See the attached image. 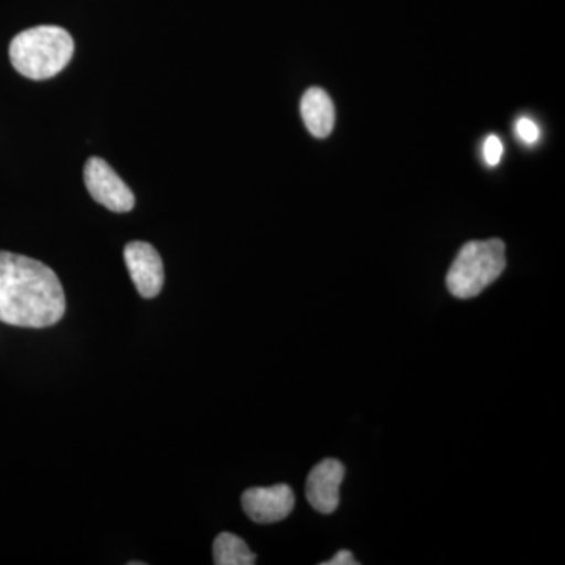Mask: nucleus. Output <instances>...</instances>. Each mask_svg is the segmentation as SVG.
Instances as JSON below:
<instances>
[{"mask_svg":"<svg viewBox=\"0 0 565 565\" xmlns=\"http://www.w3.org/2000/svg\"><path fill=\"white\" fill-rule=\"evenodd\" d=\"M66 310L65 292L46 264L0 252V322L24 329L55 326Z\"/></svg>","mask_w":565,"mask_h":565,"instance_id":"nucleus-1","label":"nucleus"},{"mask_svg":"<svg viewBox=\"0 0 565 565\" xmlns=\"http://www.w3.org/2000/svg\"><path fill=\"white\" fill-rule=\"evenodd\" d=\"M74 54V41L65 29L39 25L18 33L10 43L13 68L32 81H46L66 68Z\"/></svg>","mask_w":565,"mask_h":565,"instance_id":"nucleus-2","label":"nucleus"},{"mask_svg":"<svg viewBox=\"0 0 565 565\" xmlns=\"http://www.w3.org/2000/svg\"><path fill=\"white\" fill-rule=\"evenodd\" d=\"M505 269V245L501 239L471 241L457 253L446 275V286L457 299L479 296Z\"/></svg>","mask_w":565,"mask_h":565,"instance_id":"nucleus-3","label":"nucleus"},{"mask_svg":"<svg viewBox=\"0 0 565 565\" xmlns=\"http://www.w3.org/2000/svg\"><path fill=\"white\" fill-rule=\"evenodd\" d=\"M85 185L92 199L114 212L132 211L136 196L125 181L102 158H90L84 169Z\"/></svg>","mask_w":565,"mask_h":565,"instance_id":"nucleus-4","label":"nucleus"},{"mask_svg":"<svg viewBox=\"0 0 565 565\" xmlns=\"http://www.w3.org/2000/svg\"><path fill=\"white\" fill-rule=\"evenodd\" d=\"M243 509L248 519L255 523H277L291 515L296 497L288 484L273 487H253L245 490L241 498Z\"/></svg>","mask_w":565,"mask_h":565,"instance_id":"nucleus-5","label":"nucleus"},{"mask_svg":"<svg viewBox=\"0 0 565 565\" xmlns=\"http://www.w3.org/2000/svg\"><path fill=\"white\" fill-rule=\"evenodd\" d=\"M125 262L140 296L145 299L159 296L166 280L159 252L151 244L134 241L125 247Z\"/></svg>","mask_w":565,"mask_h":565,"instance_id":"nucleus-6","label":"nucleus"},{"mask_svg":"<svg viewBox=\"0 0 565 565\" xmlns=\"http://www.w3.org/2000/svg\"><path fill=\"white\" fill-rule=\"evenodd\" d=\"M345 476L344 465L326 459L316 465L307 479V500L315 511L332 514L340 505V487Z\"/></svg>","mask_w":565,"mask_h":565,"instance_id":"nucleus-7","label":"nucleus"},{"mask_svg":"<svg viewBox=\"0 0 565 565\" xmlns=\"http://www.w3.org/2000/svg\"><path fill=\"white\" fill-rule=\"evenodd\" d=\"M302 118L308 131L318 139H326L333 131L334 106L329 93L322 88L313 87L305 92L302 104Z\"/></svg>","mask_w":565,"mask_h":565,"instance_id":"nucleus-8","label":"nucleus"},{"mask_svg":"<svg viewBox=\"0 0 565 565\" xmlns=\"http://www.w3.org/2000/svg\"><path fill=\"white\" fill-rule=\"evenodd\" d=\"M215 565H253L256 556L253 555L248 545L236 534L222 533L215 537L212 546Z\"/></svg>","mask_w":565,"mask_h":565,"instance_id":"nucleus-9","label":"nucleus"},{"mask_svg":"<svg viewBox=\"0 0 565 565\" xmlns=\"http://www.w3.org/2000/svg\"><path fill=\"white\" fill-rule=\"evenodd\" d=\"M503 143H501V140L498 139L497 136H489L487 137L484 141V159L487 162V166L489 167H497L498 163L501 161V156H503Z\"/></svg>","mask_w":565,"mask_h":565,"instance_id":"nucleus-10","label":"nucleus"},{"mask_svg":"<svg viewBox=\"0 0 565 565\" xmlns=\"http://www.w3.org/2000/svg\"><path fill=\"white\" fill-rule=\"evenodd\" d=\"M515 131L516 136L527 145L535 143V141L539 140V136H541L539 126L535 125L533 120H530V118H520V120L516 121Z\"/></svg>","mask_w":565,"mask_h":565,"instance_id":"nucleus-11","label":"nucleus"},{"mask_svg":"<svg viewBox=\"0 0 565 565\" xmlns=\"http://www.w3.org/2000/svg\"><path fill=\"white\" fill-rule=\"evenodd\" d=\"M359 561L353 557L349 550H340L330 561H326L322 565H356Z\"/></svg>","mask_w":565,"mask_h":565,"instance_id":"nucleus-12","label":"nucleus"}]
</instances>
